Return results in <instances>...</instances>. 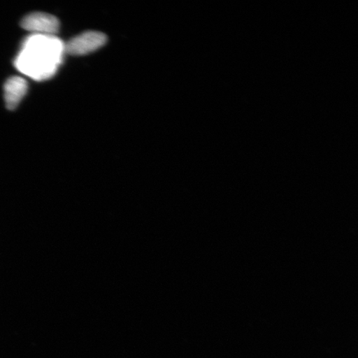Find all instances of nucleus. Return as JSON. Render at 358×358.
<instances>
[{
    "label": "nucleus",
    "instance_id": "obj_1",
    "mask_svg": "<svg viewBox=\"0 0 358 358\" xmlns=\"http://www.w3.org/2000/svg\"><path fill=\"white\" fill-rule=\"evenodd\" d=\"M62 44L52 36H36L25 44L20 57V69L35 78H48L55 73L62 53Z\"/></svg>",
    "mask_w": 358,
    "mask_h": 358
},
{
    "label": "nucleus",
    "instance_id": "obj_2",
    "mask_svg": "<svg viewBox=\"0 0 358 358\" xmlns=\"http://www.w3.org/2000/svg\"><path fill=\"white\" fill-rule=\"evenodd\" d=\"M107 43L106 35L97 31H87L76 36L65 45V52L71 56H84L96 52Z\"/></svg>",
    "mask_w": 358,
    "mask_h": 358
},
{
    "label": "nucleus",
    "instance_id": "obj_3",
    "mask_svg": "<svg viewBox=\"0 0 358 358\" xmlns=\"http://www.w3.org/2000/svg\"><path fill=\"white\" fill-rule=\"evenodd\" d=\"M22 29L43 36H52L60 29L59 20L47 13L35 12L26 15L21 21Z\"/></svg>",
    "mask_w": 358,
    "mask_h": 358
},
{
    "label": "nucleus",
    "instance_id": "obj_4",
    "mask_svg": "<svg viewBox=\"0 0 358 358\" xmlns=\"http://www.w3.org/2000/svg\"><path fill=\"white\" fill-rule=\"evenodd\" d=\"M28 92V83L20 77H12L3 87L4 101L10 110H15Z\"/></svg>",
    "mask_w": 358,
    "mask_h": 358
}]
</instances>
